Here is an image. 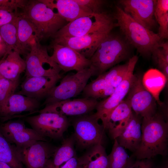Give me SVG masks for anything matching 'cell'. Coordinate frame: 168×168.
<instances>
[{
	"label": "cell",
	"mask_w": 168,
	"mask_h": 168,
	"mask_svg": "<svg viewBox=\"0 0 168 168\" xmlns=\"http://www.w3.org/2000/svg\"><path fill=\"white\" fill-rule=\"evenodd\" d=\"M114 140L112 150L108 155L109 168H127L134 160L116 139Z\"/></svg>",
	"instance_id": "obj_30"
},
{
	"label": "cell",
	"mask_w": 168,
	"mask_h": 168,
	"mask_svg": "<svg viewBox=\"0 0 168 168\" xmlns=\"http://www.w3.org/2000/svg\"><path fill=\"white\" fill-rule=\"evenodd\" d=\"M88 149L79 158L81 166L84 168H109L108 155L103 145H95Z\"/></svg>",
	"instance_id": "obj_26"
},
{
	"label": "cell",
	"mask_w": 168,
	"mask_h": 168,
	"mask_svg": "<svg viewBox=\"0 0 168 168\" xmlns=\"http://www.w3.org/2000/svg\"><path fill=\"white\" fill-rule=\"evenodd\" d=\"M17 34L21 55H26L30 50V44L34 39L39 40L36 29L32 23L21 13L16 17Z\"/></svg>",
	"instance_id": "obj_23"
},
{
	"label": "cell",
	"mask_w": 168,
	"mask_h": 168,
	"mask_svg": "<svg viewBox=\"0 0 168 168\" xmlns=\"http://www.w3.org/2000/svg\"><path fill=\"white\" fill-rule=\"evenodd\" d=\"M130 103L124 99L111 112L102 124L113 139L116 138L126 126L132 112Z\"/></svg>",
	"instance_id": "obj_21"
},
{
	"label": "cell",
	"mask_w": 168,
	"mask_h": 168,
	"mask_svg": "<svg viewBox=\"0 0 168 168\" xmlns=\"http://www.w3.org/2000/svg\"><path fill=\"white\" fill-rule=\"evenodd\" d=\"M17 148L26 168H45L57 147L47 141H35Z\"/></svg>",
	"instance_id": "obj_12"
},
{
	"label": "cell",
	"mask_w": 168,
	"mask_h": 168,
	"mask_svg": "<svg viewBox=\"0 0 168 168\" xmlns=\"http://www.w3.org/2000/svg\"><path fill=\"white\" fill-rule=\"evenodd\" d=\"M142 137L139 147L133 153L136 159H152L166 155L168 150V122L164 116L156 112L149 118H142Z\"/></svg>",
	"instance_id": "obj_1"
},
{
	"label": "cell",
	"mask_w": 168,
	"mask_h": 168,
	"mask_svg": "<svg viewBox=\"0 0 168 168\" xmlns=\"http://www.w3.org/2000/svg\"><path fill=\"white\" fill-rule=\"evenodd\" d=\"M127 168H157L152 159H136Z\"/></svg>",
	"instance_id": "obj_38"
},
{
	"label": "cell",
	"mask_w": 168,
	"mask_h": 168,
	"mask_svg": "<svg viewBox=\"0 0 168 168\" xmlns=\"http://www.w3.org/2000/svg\"><path fill=\"white\" fill-rule=\"evenodd\" d=\"M40 105L36 99L14 93L0 105V118L7 120L23 112H29L30 114H32L38 110Z\"/></svg>",
	"instance_id": "obj_18"
},
{
	"label": "cell",
	"mask_w": 168,
	"mask_h": 168,
	"mask_svg": "<svg viewBox=\"0 0 168 168\" xmlns=\"http://www.w3.org/2000/svg\"><path fill=\"white\" fill-rule=\"evenodd\" d=\"M7 46L0 34V58H2L7 54Z\"/></svg>",
	"instance_id": "obj_41"
},
{
	"label": "cell",
	"mask_w": 168,
	"mask_h": 168,
	"mask_svg": "<svg viewBox=\"0 0 168 168\" xmlns=\"http://www.w3.org/2000/svg\"><path fill=\"white\" fill-rule=\"evenodd\" d=\"M168 161H166L160 166V167H157V168H168Z\"/></svg>",
	"instance_id": "obj_43"
},
{
	"label": "cell",
	"mask_w": 168,
	"mask_h": 168,
	"mask_svg": "<svg viewBox=\"0 0 168 168\" xmlns=\"http://www.w3.org/2000/svg\"><path fill=\"white\" fill-rule=\"evenodd\" d=\"M112 17L83 36L53 39L51 44L70 47L90 59L100 42L116 26Z\"/></svg>",
	"instance_id": "obj_5"
},
{
	"label": "cell",
	"mask_w": 168,
	"mask_h": 168,
	"mask_svg": "<svg viewBox=\"0 0 168 168\" xmlns=\"http://www.w3.org/2000/svg\"><path fill=\"white\" fill-rule=\"evenodd\" d=\"M78 4L83 6L90 10L93 13L102 12V7L105 1L102 0H75Z\"/></svg>",
	"instance_id": "obj_37"
},
{
	"label": "cell",
	"mask_w": 168,
	"mask_h": 168,
	"mask_svg": "<svg viewBox=\"0 0 168 168\" xmlns=\"http://www.w3.org/2000/svg\"><path fill=\"white\" fill-rule=\"evenodd\" d=\"M142 77L141 75L134 74L127 99L134 113L142 118H149L157 112V102L143 86Z\"/></svg>",
	"instance_id": "obj_11"
},
{
	"label": "cell",
	"mask_w": 168,
	"mask_h": 168,
	"mask_svg": "<svg viewBox=\"0 0 168 168\" xmlns=\"http://www.w3.org/2000/svg\"><path fill=\"white\" fill-rule=\"evenodd\" d=\"M1 77H1V75H0V78Z\"/></svg>",
	"instance_id": "obj_45"
},
{
	"label": "cell",
	"mask_w": 168,
	"mask_h": 168,
	"mask_svg": "<svg viewBox=\"0 0 168 168\" xmlns=\"http://www.w3.org/2000/svg\"><path fill=\"white\" fill-rule=\"evenodd\" d=\"M152 55L161 72L168 80V42H162Z\"/></svg>",
	"instance_id": "obj_34"
},
{
	"label": "cell",
	"mask_w": 168,
	"mask_h": 168,
	"mask_svg": "<svg viewBox=\"0 0 168 168\" xmlns=\"http://www.w3.org/2000/svg\"><path fill=\"white\" fill-rule=\"evenodd\" d=\"M62 78L60 74L54 76L26 77L18 93L39 99L45 97Z\"/></svg>",
	"instance_id": "obj_19"
},
{
	"label": "cell",
	"mask_w": 168,
	"mask_h": 168,
	"mask_svg": "<svg viewBox=\"0 0 168 168\" xmlns=\"http://www.w3.org/2000/svg\"><path fill=\"white\" fill-rule=\"evenodd\" d=\"M55 1V9L57 10V13L68 22L94 14L87 7L77 3L75 0Z\"/></svg>",
	"instance_id": "obj_25"
},
{
	"label": "cell",
	"mask_w": 168,
	"mask_h": 168,
	"mask_svg": "<svg viewBox=\"0 0 168 168\" xmlns=\"http://www.w3.org/2000/svg\"><path fill=\"white\" fill-rule=\"evenodd\" d=\"M167 82L164 75L161 71L154 68L147 70L142 77L143 86L161 106L163 104L160 100V94Z\"/></svg>",
	"instance_id": "obj_24"
},
{
	"label": "cell",
	"mask_w": 168,
	"mask_h": 168,
	"mask_svg": "<svg viewBox=\"0 0 168 168\" xmlns=\"http://www.w3.org/2000/svg\"><path fill=\"white\" fill-rule=\"evenodd\" d=\"M33 116H26V122L40 135L54 139L62 138L70 124L67 117L54 112H43Z\"/></svg>",
	"instance_id": "obj_9"
},
{
	"label": "cell",
	"mask_w": 168,
	"mask_h": 168,
	"mask_svg": "<svg viewBox=\"0 0 168 168\" xmlns=\"http://www.w3.org/2000/svg\"><path fill=\"white\" fill-rule=\"evenodd\" d=\"M19 83V80L12 81L0 78V105L12 94L14 93Z\"/></svg>",
	"instance_id": "obj_35"
},
{
	"label": "cell",
	"mask_w": 168,
	"mask_h": 168,
	"mask_svg": "<svg viewBox=\"0 0 168 168\" xmlns=\"http://www.w3.org/2000/svg\"><path fill=\"white\" fill-rule=\"evenodd\" d=\"M96 75L94 69L90 66L68 75L62 78L59 84L54 87L45 97V105L71 99L82 93L90 78Z\"/></svg>",
	"instance_id": "obj_7"
},
{
	"label": "cell",
	"mask_w": 168,
	"mask_h": 168,
	"mask_svg": "<svg viewBox=\"0 0 168 168\" xmlns=\"http://www.w3.org/2000/svg\"><path fill=\"white\" fill-rule=\"evenodd\" d=\"M49 47L53 50L51 59L65 72H78L91 66L90 59L70 47L56 44H51Z\"/></svg>",
	"instance_id": "obj_16"
},
{
	"label": "cell",
	"mask_w": 168,
	"mask_h": 168,
	"mask_svg": "<svg viewBox=\"0 0 168 168\" xmlns=\"http://www.w3.org/2000/svg\"><path fill=\"white\" fill-rule=\"evenodd\" d=\"M16 19V17L12 22L0 27V34L7 46V54L11 51H15L21 54L17 37Z\"/></svg>",
	"instance_id": "obj_31"
},
{
	"label": "cell",
	"mask_w": 168,
	"mask_h": 168,
	"mask_svg": "<svg viewBox=\"0 0 168 168\" xmlns=\"http://www.w3.org/2000/svg\"><path fill=\"white\" fill-rule=\"evenodd\" d=\"M18 52L12 51L0 60V74L1 77L12 80H19L21 74L26 69L25 60Z\"/></svg>",
	"instance_id": "obj_22"
},
{
	"label": "cell",
	"mask_w": 168,
	"mask_h": 168,
	"mask_svg": "<svg viewBox=\"0 0 168 168\" xmlns=\"http://www.w3.org/2000/svg\"><path fill=\"white\" fill-rule=\"evenodd\" d=\"M142 118L133 111L123 130L115 138L120 145L133 153L138 148L142 137Z\"/></svg>",
	"instance_id": "obj_20"
},
{
	"label": "cell",
	"mask_w": 168,
	"mask_h": 168,
	"mask_svg": "<svg viewBox=\"0 0 168 168\" xmlns=\"http://www.w3.org/2000/svg\"><path fill=\"white\" fill-rule=\"evenodd\" d=\"M112 17L102 12L78 18L68 23L51 37L54 39L83 36Z\"/></svg>",
	"instance_id": "obj_14"
},
{
	"label": "cell",
	"mask_w": 168,
	"mask_h": 168,
	"mask_svg": "<svg viewBox=\"0 0 168 168\" xmlns=\"http://www.w3.org/2000/svg\"><path fill=\"white\" fill-rule=\"evenodd\" d=\"M98 102L97 100L88 98L68 99L46 105L34 113L54 112L72 117L84 115L95 110Z\"/></svg>",
	"instance_id": "obj_13"
},
{
	"label": "cell",
	"mask_w": 168,
	"mask_h": 168,
	"mask_svg": "<svg viewBox=\"0 0 168 168\" xmlns=\"http://www.w3.org/2000/svg\"><path fill=\"white\" fill-rule=\"evenodd\" d=\"M80 166L79 158L76 155L64 163L60 168H79Z\"/></svg>",
	"instance_id": "obj_40"
},
{
	"label": "cell",
	"mask_w": 168,
	"mask_h": 168,
	"mask_svg": "<svg viewBox=\"0 0 168 168\" xmlns=\"http://www.w3.org/2000/svg\"><path fill=\"white\" fill-rule=\"evenodd\" d=\"M0 132L10 143L17 148L35 141H47L34 130L27 127L24 120L9 121L2 124L0 125Z\"/></svg>",
	"instance_id": "obj_17"
},
{
	"label": "cell",
	"mask_w": 168,
	"mask_h": 168,
	"mask_svg": "<svg viewBox=\"0 0 168 168\" xmlns=\"http://www.w3.org/2000/svg\"><path fill=\"white\" fill-rule=\"evenodd\" d=\"M114 89L107 82L102 74L87 84L82 93L83 98L97 100L107 98L113 93Z\"/></svg>",
	"instance_id": "obj_27"
},
{
	"label": "cell",
	"mask_w": 168,
	"mask_h": 168,
	"mask_svg": "<svg viewBox=\"0 0 168 168\" xmlns=\"http://www.w3.org/2000/svg\"><path fill=\"white\" fill-rule=\"evenodd\" d=\"M113 17L117 21L116 26L119 27L129 44L142 55L146 57L152 55L162 42L158 34L138 23L120 7L116 6Z\"/></svg>",
	"instance_id": "obj_2"
},
{
	"label": "cell",
	"mask_w": 168,
	"mask_h": 168,
	"mask_svg": "<svg viewBox=\"0 0 168 168\" xmlns=\"http://www.w3.org/2000/svg\"><path fill=\"white\" fill-rule=\"evenodd\" d=\"M27 0H0V7H9L17 11L19 8L22 9Z\"/></svg>",
	"instance_id": "obj_39"
},
{
	"label": "cell",
	"mask_w": 168,
	"mask_h": 168,
	"mask_svg": "<svg viewBox=\"0 0 168 168\" xmlns=\"http://www.w3.org/2000/svg\"><path fill=\"white\" fill-rule=\"evenodd\" d=\"M156 0H119L124 12L138 23L152 30L156 25L154 19Z\"/></svg>",
	"instance_id": "obj_15"
},
{
	"label": "cell",
	"mask_w": 168,
	"mask_h": 168,
	"mask_svg": "<svg viewBox=\"0 0 168 168\" xmlns=\"http://www.w3.org/2000/svg\"><path fill=\"white\" fill-rule=\"evenodd\" d=\"M0 161L12 168H24L17 147L10 143L0 132Z\"/></svg>",
	"instance_id": "obj_29"
},
{
	"label": "cell",
	"mask_w": 168,
	"mask_h": 168,
	"mask_svg": "<svg viewBox=\"0 0 168 168\" xmlns=\"http://www.w3.org/2000/svg\"><path fill=\"white\" fill-rule=\"evenodd\" d=\"M138 58L133 56L128 60L129 67L124 78L116 88L109 96L98 102L96 108V112L93 114L98 120H101L103 124L113 110L123 101L127 95L133 79V71Z\"/></svg>",
	"instance_id": "obj_10"
},
{
	"label": "cell",
	"mask_w": 168,
	"mask_h": 168,
	"mask_svg": "<svg viewBox=\"0 0 168 168\" xmlns=\"http://www.w3.org/2000/svg\"><path fill=\"white\" fill-rule=\"evenodd\" d=\"M154 17L159 27L158 34L162 40L168 38V0H157Z\"/></svg>",
	"instance_id": "obj_32"
},
{
	"label": "cell",
	"mask_w": 168,
	"mask_h": 168,
	"mask_svg": "<svg viewBox=\"0 0 168 168\" xmlns=\"http://www.w3.org/2000/svg\"><path fill=\"white\" fill-rule=\"evenodd\" d=\"M132 46L122 35L110 32L100 42L90 59L98 75L129 58Z\"/></svg>",
	"instance_id": "obj_3"
},
{
	"label": "cell",
	"mask_w": 168,
	"mask_h": 168,
	"mask_svg": "<svg viewBox=\"0 0 168 168\" xmlns=\"http://www.w3.org/2000/svg\"><path fill=\"white\" fill-rule=\"evenodd\" d=\"M0 168H12L6 163L0 161Z\"/></svg>",
	"instance_id": "obj_42"
},
{
	"label": "cell",
	"mask_w": 168,
	"mask_h": 168,
	"mask_svg": "<svg viewBox=\"0 0 168 168\" xmlns=\"http://www.w3.org/2000/svg\"><path fill=\"white\" fill-rule=\"evenodd\" d=\"M18 13L9 7H0V27L14 21Z\"/></svg>",
	"instance_id": "obj_36"
},
{
	"label": "cell",
	"mask_w": 168,
	"mask_h": 168,
	"mask_svg": "<svg viewBox=\"0 0 168 168\" xmlns=\"http://www.w3.org/2000/svg\"><path fill=\"white\" fill-rule=\"evenodd\" d=\"M21 13L33 25L41 40L51 37L68 23L40 0H27Z\"/></svg>",
	"instance_id": "obj_4"
},
{
	"label": "cell",
	"mask_w": 168,
	"mask_h": 168,
	"mask_svg": "<svg viewBox=\"0 0 168 168\" xmlns=\"http://www.w3.org/2000/svg\"><path fill=\"white\" fill-rule=\"evenodd\" d=\"M25 61L26 77L56 76L60 74L61 71L51 59L47 47L42 45L38 40L31 42Z\"/></svg>",
	"instance_id": "obj_8"
},
{
	"label": "cell",
	"mask_w": 168,
	"mask_h": 168,
	"mask_svg": "<svg viewBox=\"0 0 168 168\" xmlns=\"http://www.w3.org/2000/svg\"><path fill=\"white\" fill-rule=\"evenodd\" d=\"M75 142L82 148H89L97 144L103 145L105 129L93 114L72 117Z\"/></svg>",
	"instance_id": "obj_6"
},
{
	"label": "cell",
	"mask_w": 168,
	"mask_h": 168,
	"mask_svg": "<svg viewBox=\"0 0 168 168\" xmlns=\"http://www.w3.org/2000/svg\"><path fill=\"white\" fill-rule=\"evenodd\" d=\"M128 67V61L124 64L114 66L111 68L109 71L105 72L102 74L107 82L115 88L124 78Z\"/></svg>",
	"instance_id": "obj_33"
},
{
	"label": "cell",
	"mask_w": 168,
	"mask_h": 168,
	"mask_svg": "<svg viewBox=\"0 0 168 168\" xmlns=\"http://www.w3.org/2000/svg\"><path fill=\"white\" fill-rule=\"evenodd\" d=\"M79 168H84V167H82V166H81L79 167Z\"/></svg>",
	"instance_id": "obj_44"
},
{
	"label": "cell",
	"mask_w": 168,
	"mask_h": 168,
	"mask_svg": "<svg viewBox=\"0 0 168 168\" xmlns=\"http://www.w3.org/2000/svg\"><path fill=\"white\" fill-rule=\"evenodd\" d=\"M75 143L73 136L63 140L49 160L45 168H60L64 163L76 155Z\"/></svg>",
	"instance_id": "obj_28"
}]
</instances>
